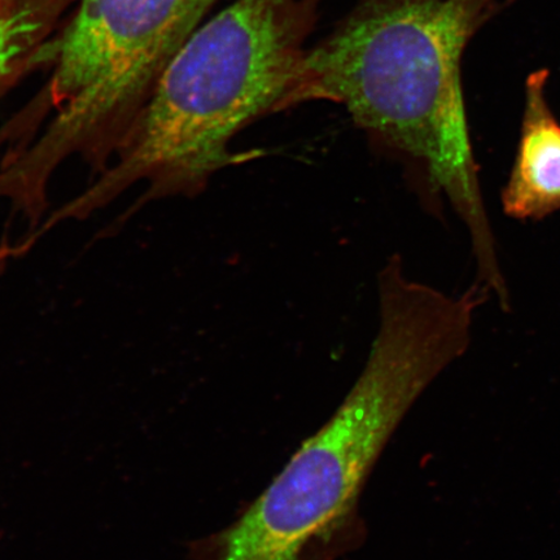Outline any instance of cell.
Listing matches in <instances>:
<instances>
[{"mask_svg": "<svg viewBox=\"0 0 560 560\" xmlns=\"http://www.w3.org/2000/svg\"><path fill=\"white\" fill-rule=\"evenodd\" d=\"M377 280L380 331L346 400L236 521L187 544L191 560H312L361 532L357 503L385 445L466 352L475 311L489 299L475 283L453 296L418 282L397 255Z\"/></svg>", "mask_w": 560, "mask_h": 560, "instance_id": "6da1fadb", "label": "cell"}, {"mask_svg": "<svg viewBox=\"0 0 560 560\" xmlns=\"http://www.w3.org/2000/svg\"><path fill=\"white\" fill-rule=\"evenodd\" d=\"M220 0H77L51 44L40 91L52 121L38 137L51 163L81 155L103 166L161 73Z\"/></svg>", "mask_w": 560, "mask_h": 560, "instance_id": "277c9868", "label": "cell"}, {"mask_svg": "<svg viewBox=\"0 0 560 560\" xmlns=\"http://www.w3.org/2000/svg\"><path fill=\"white\" fill-rule=\"evenodd\" d=\"M548 69L525 81L521 139L508 185L503 212L517 221H540L560 210V122L546 100Z\"/></svg>", "mask_w": 560, "mask_h": 560, "instance_id": "5b68a950", "label": "cell"}, {"mask_svg": "<svg viewBox=\"0 0 560 560\" xmlns=\"http://www.w3.org/2000/svg\"><path fill=\"white\" fill-rule=\"evenodd\" d=\"M77 0L0 2V97L26 74L51 62L50 46Z\"/></svg>", "mask_w": 560, "mask_h": 560, "instance_id": "8992f818", "label": "cell"}, {"mask_svg": "<svg viewBox=\"0 0 560 560\" xmlns=\"http://www.w3.org/2000/svg\"><path fill=\"white\" fill-rule=\"evenodd\" d=\"M0 198H3V196H0ZM13 208H16V207H13ZM19 212L23 213V214H26V215H39V214L44 213V210H40V212H32L31 213V212H24V210L19 209Z\"/></svg>", "mask_w": 560, "mask_h": 560, "instance_id": "52a82bcc", "label": "cell"}, {"mask_svg": "<svg viewBox=\"0 0 560 560\" xmlns=\"http://www.w3.org/2000/svg\"><path fill=\"white\" fill-rule=\"evenodd\" d=\"M513 0H360L307 50L296 105L331 102L371 144L402 161L424 206L444 201L474 256L497 254L468 128L462 56Z\"/></svg>", "mask_w": 560, "mask_h": 560, "instance_id": "7a4b0ae2", "label": "cell"}, {"mask_svg": "<svg viewBox=\"0 0 560 560\" xmlns=\"http://www.w3.org/2000/svg\"><path fill=\"white\" fill-rule=\"evenodd\" d=\"M322 0H235L205 21L159 77L149 101L88 190L52 213L85 219L131 186L147 184L138 207L195 195L223 167L240 132L296 107L306 46Z\"/></svg>", "mask_w": 560, "mask_h": 560, "instance_id": "3957f363", "label": "cell"}]
</instances>
